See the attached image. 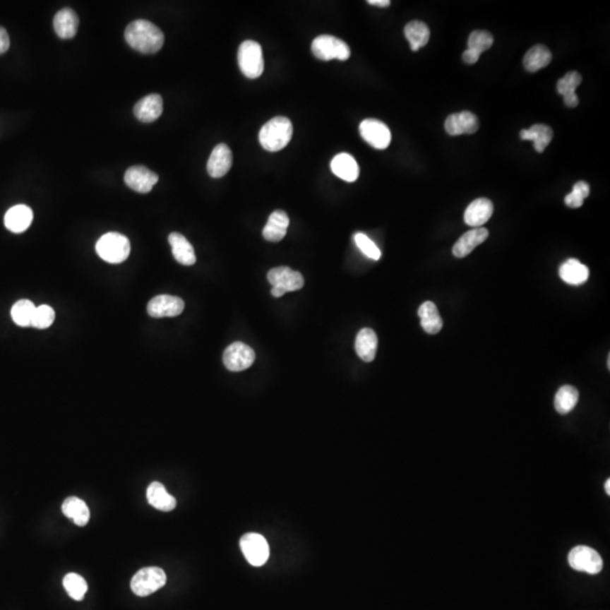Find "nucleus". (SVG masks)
Here are the masks:
<instances>
[{
	"instance_id": "nucleus-1",
	"label": "nucleus",
	"mask_w": 610,
	"mask_h": 610,
	"mask_svg": "<svg viewBox=\"0 0 610 610\" xmlns=\"http://www.w3.org/2000/svg\"><path fill=\"white\" fill-rule=\"evenodd\" d=\"M124 37L131 48L141 54H156L164 44L163 32L155 24L145 20L130 23Z\"/></svg>"
},
{
	"instance_id": "nucleus-2",
	"label": "nucleus",
	"mask_w": 610,
	"mask_h": 610,
	"mask_svg": "<svg viewBox=\"0 0 610 610\" xmlns=\"http://www.w3.org/2000/svg\"><path fill=\"white\" fill-rule=\"evenodd\" d=\"M293 136V124L285 116H276L263 124L259 133L261 146L268 152H278L287 146Z\"/></svg>"
},
{
	"instance_id": "nucleus-3",
	"label": "nucleus",
	"mask_w": 610,
	"mask_h": 610,
	"mask_svg": "<svg viewBox=\"0 0 610 610\" xmlns=\"http://www.w3.org/2000/svg\"><path fill=\"white\" fill-rule=\"evenodd\" d=\"M96 252L107 263H120L129 257L130 243L127 237L116 232H110L97 241Z\"/></svg>"
},
{
	"instance_id": "nucleus-4",
	"label": "nucleus",
	"mask_w": 610,
	"mask_h": 610,
	"mask_svg": "<svg viewBox=\"0 0 610 610\" xmlns=\"http://www.w3.org/2000/svg\"><path fill=\"white\" fill-rule=\"evenodd\" d=\"M237 61L244 76L251 79L261 76L265 68L261 45L252 40L242 42L237 52Z\"/></svg>"
},
{
	"instance_id": "nucleus-5",
	"label": "nucleus",
	"mask_w": 610,
	"mask_h": 610,
	"mask_svg": "<svg viewBox=\"0 0 610 610\" xmlns=\"http://www.w3.org/2000/svg\"><path fill=\"white\" fill-rule=\"evenodd\" d=\"M167 583V574L156 566L144 568L133 575L130 587L136 596L147 597L160 590Z\"/></svg>"
},
{
	"instance_id": "nucleus-6",
	"label": "nucleus",
	"mask_w": 610,
	"mask_h": 610,
	"mask_svg": "<svg viewBox=\"0 0 610 610\" xmlns=\"http://www.w3.org/2000/svg\"><path fill=\"white\" fill-rule=\"evenodd\" d=\"M312 54L323 61L338 59L345 61L350 56V49L347 43L333 35H320L316 37L311 47Z\"/></svg>"
},
{
	"instance_id": "nucleus-7",
	"label": "nucleus",
	"mask_w": 610,
	"mask_h": 610,
	"mask_svg": "<svg viewBox=\"0 0 610 610\" xmlns=\"http://www.w3.org/2000/svg\"><path fill=\"white\" fill-rule=\"evenodd\" d=\"M570 568L587 574H598L604 568V562L598 551L587 546H576L568 553Z\"/></svg>"
},
{
	"instance_id": "nucleus-8",
	"label": "nucleus",
	"mask_w": 610,
	"mask_h": 610,
	"mask_svg": "<svg viewBox=\"0 0 610 610\" xmlns=\"http://www.w3.org/2000/svg\"><path fill=\"white\" fill-rule=\"evenodd\" d=\"M240 546L246 561L253 566L259 568L268 561L270 555L268 542L261 534L254 532L244 534L241 538Z\"/></svg>"
},
{
	"instance_id": "nucleus-9",
	"label": "nucleus",
	"mask_w": 610,
	"mask_h": 610,
	"mask_svg": "<svg viewBox=\"0 0 610 610\" xmlns=\"http://www.w3.org/2000/svg\"><path fill=\"white\" fill-rule=\"evenodd\" d=\"M256 353L248 345L235 342L224 350L223 361L227 370L240 372L253 364Z\"/></svg>"
},
{
	"instance_id": "nucleus-10",
	"label": "nucleus",
	"mask_w": 610,
	"mask_h": 610,
	"mask_svg": "<svg viewBox=\"0 0 610 610\" xmlns=\"http://www.w3.org/2000/svg\"><path fill=\"white\" fill-rule=\"evenodd\" d=\"M359 133L367 144L376 150H385L391 143V133L384 122L376 119H365L359 124Z\"/></svg>"
},
{
	"instance_id": "nucleus-11",
	"label": "nucleus",
	"mask_w": 610,
	"mask_h": 610,
	"mask_svg": "<svg viewBox=\"0 0 610 610\" xmlns=\"http://www.w3.org/2000/svg\"><path fill=\"white\" fill-rule=\"evenodd\" d=\"M268 280L273 287L280 288L284 293L299 291L304 285V278L299 271L289 267H276L269 270Z\"/></svg>"
},
{
	"instance_id": "nucleus-12",
	"label": "nucleus",
	"mask_w": 610,
	"mask_h": 610,
	"mask_svg": "<svg viewBox=\"0 0 610 610\" xmlns=\"http://www.w3.org/2000/svg\"><path fill=\"white\" fill-rule=\"evenodd\" d=\"M124 182L130 189L139 193H148L158 182V175L143 165L131 167L124 174Z\"/></svg>"
},
{
	"instance_id": "nucleus-13",
	"label": "nucleus",
	"mask_w": 610,
	"mask_h": 610,
	"mask_svg": "<svg viewBox=\"0 0 610 610\" xmlns=\"http://www.w3.org/2000/svg\"><path fill=\"white\" fill-rule=\"evenodd\" d=\"M184 310V302L180 297L165 294L150 299L147 305V312L152 318L180 316Z\"/></svg>"
},
{
	"instance_id": "nucleus-14",
	"label": "nucleus",
	"mask_w": 610,
	"mask_h": 610,
	"mask_svg": "<svg viewBox=\"0 0 610 610\" xmlns=\"http://www.w3.org/2000/svg\"><path fill=\"white\" fill-rule=\"evenodd\" d=\"M444 128L450 136L472 135L479 128V120L469 111L452 113L446 118Z\"/></svg>"
},
{
	"instance_id": "nucleus-15",
	"label": "nucleus",
	"mask_w": 610,
	"mask_h": 610,
	"mask_svg": "<svg viewBox=\"0 0 610 610\" xmlns=\"http://www.w3.org/2000/svg\"><path fill=\"white\" fill-rule=\"evenodd\" d=\"M163 112V99L158 94L145 96L133 107V114L139 121L150 124L161 116Z\"/></svg>"
},
{
	"instance_id": "nucleus-16",
	"label": "nucleus",
	"mask_w": 610,
	"mask_h": 610,
	"mask_svg": "<svg viewBox=\"0 0 610 610\" xmlns=\"http://www.w3.org/2000/svg\"><path fill=\"white\" fill-rule=\"evenodd\" d=\"M232 163L233 155L229 147L225 144H220L215 147L209 156L207 171L212 178H222L229 172Z\"/></svg>"
},
{
	"instance_id": "nucleus-17",
	"label": "nucleus",
	"mask_w": 610,
	"mask_h": 610,
	"mask_svg": "<svg viewBox=\"0 0 610 610\" xmlns=\"http://www.w3.org/2000/svg\"><path fill=\"white\" fill-rule=\"evenodd\" d=\"M494 212V206L487 198H478L472 201L465 212V223L474 229L482 227V225L489 222Z\"/></svg>"
},
{
	"instance_id": "nucleus-18",
	"label": "nucleus",
	"mask_w": 610,
	"mask_h": 610,
	"mask_svg": "<svg viewBox=\"0 0 610 610\" xmlns=\"http://www.w3.org/2000/svg\"><path fill=\"white\" fill-rule=\"evenodd\" d=\"M489 235V231L484 227H477L466 232L453 246L452 249L453 256L457 258L467 257L474 251V248L485 242Z\"/></svg>"
},
{
	"instance_id": "nucleus-19",
	"label": "nucleus",
	"mask_w": 610,
	"mask_h": 610,
	"mask_svg": "<svg viewBox=\"0 0 610 610\" xmlns=\"http://www.w3.org/2000/svg\"><path fill=\"white\" fill-rule=\"evenodd\" d=\"M33 220V212L26 205H16L6 213L5 226L13 233H22L30 227Z\"/></svg>"
},
{
	"instance_id": "nucleus-20",
	"label": "nucleus",
	"mask_w": 610,
	"mask_h": 610,
	"mask_svg": "<svg viewBox=\"0 0 610 610\" xmlns=\"http://www.w3.org/2000/svg\"><path fill=\"white\" fill-rule=\"evenodd\" d=\"M331 171L342 180L354 182L359 175V167L353 156L347 152H342L333 158L330 164Z\"/></svg>"
},
{
	"instance_id": "nucleus-21",
	"label": "nucleus",
	"mask_w": 610,
	"mask_h": 610,
	"mask_svg": "<svg viewBox=\"0 0 610 610\" xmlns=\"http://www.w3.org/2000/svg\"><path fill=\"white\" fill-rule=\"evenodd\" d=\"M288 225H289V218L287 214L282 210H275L269 216L268 222L263 227V237L270 242H280L285 237Z\"/></svg>"
},
{
	"instance_id": "nucleus-22",
	"label": "nucleus",
	"mask_w": 610,
	"mask_h": 610,
	"mask_svg": "<svg viewBox=\"0 0 610 610\" xmlns=\"http://www.w3.org/2000/svg\"><path fill=\"white\" fill-rule=\"evenodd\" d=\"M78 16L71 8L61 9L54 16V31L61 39H71L75 37L78 30Z\"/></svg>"
},
{
	"instance_id": "nucleus-23",
	"label": "nucleus",
	"mask_w": 610,
	"mask_h": 610,
	"mask_svg": "<svg viewBox=\"0 0 610 610\" xmlns=\"http://www.w3.org/2000/svg\"><path fill=\"white\" fill-rule=\"evenodd\" d=\"M169 242L172 246V253L174 259L184 265H192L196 263V254L191 243L186 240L180 233H171Z\"/></svg>"
},
{
	"instance_id": "nucleus-24",
	"label": "nucleus",
	"mask_w": 610,
	"mask_h": 610,
	"mask_svg": "<svg viewBox=\"0 0 610 610\" xmlns=\"http://www.w3.org/2000/svg\"><path fill=\"white\" fill-rule=\"evenodd\" d=\"M147 501L152 508L160 511L169 512L177 506V500L167 493L163 484L152 482L147 489Z\"/></svg>"
},
{
	"instance_id": "nucleus-25",
	"label": "nucleus",
	"mask_w": 610,
	"mask_h": 610,
	"mask_svg": "<svg viewBox=\"0 0 610 610\" xmlns=\"http://www.w3.org/2000/svg\"><path fill=\"white\" fill-rule=\"evenodd\" d=\"M581 82L582 76L578 71H570L557 82V92L563 96L566 107H575L579 104V97L575 90Z\"/></svg>"
},
{
	"instance_id": "nucleus-26",
	"label": "nucleus",
	"mask_w": 610,
	"mask_h": 610,
	"mask_svg": "<svg viewBox=\"0 0 610 610\" xmlns=\"http://www.w3.org/2000/svg\"><path fill=\"white\" fill-rule=\"evenodd\" d=\"M376 349H378L376 333L370 328L361 329L357 333L355 340V350L359 359L364 361H372L376 359Z\"/></svg>"
},
{
	"instance_id": "nucleus-27",
	"label": "nucleus",
	"mask_w": 610,
	"mask_h": 610,
	"mask_svg": "<svg viewBox=\"0 0 610 610\" xmlns=\"http://www.w3.org/2000/svg\"><path fill=\"white\" fill-rule=\"evenodd\" d=\"M553 136V129L547 124H534L529 129L520 131V138L522 140L534 141V150L538 152L546 150V147L551 144Z\"/></svg>"
},
{
	"instance_id": "nucleus-28",
	"label": "nucleus",
	"mask_w": 610,
	"mask_h": 610,
	"mask_svg": "<svg viewBox=\"0 0 610 610\" xmlns=\"http://www.w3.org/2000/svg\"><path fill=\"white\" fill-rule=\"evenodd\" d=\"M590 271L579 260L568 259L559 267V276L570 285H581L587 282Z\"/></svg>"
},
{
	"instance_id": "nucleus-29",
	"label": "nucleus",
	"mask_w": 610,
	"mask_h": 610,
	"mask_svg": "<svg viewBox=\"0 0 610 610\" xmlns=\"http://www.w3.org/2000/svg\"><path fill=\"white\" fill-rule=\"evenodd\" d=\"M62 512L66 517L73 520L75 525L84 527L90 521V508L84 501L76 496H69L62 503Z\"/></svg>"
},
{
	"instance_id": "nucleus-30",
	"label": "nucleus",
	"mask_w": 610,
	"mask_h": 610,
	"mask_svg": "<svg viewBox=\"0 0 610 610\" xmlns=\"http://www.w3.org/2000/svg\"><path fill=\"white\" fill-rule=\"evenodd\" d=\"M418 316L421 318V327L429 335H436L443 327V320L433 302H424L418 309Z\"/></svg>"
},
{
	"instance_id": "nucleus-31",
	"label": "nucleus",
	"mask_w": 610,
	"mask_h": 610,
	"mask_svg": "<svg viewBox=\"0 0 610 610\" xmlns=\"http://www.w3.org/2000/svg\"><path fill=\"white\" fill-rule=\"evenodd\" d=\"M551 52L546 45L537 44L525 54L523 65L530 73H536L551 64Z\"/></svg>"
},
{
	"instance_id": "nucleus-32",
	"label": "nucleus",
	"mask_w": 610,
	"mask_h": 610,
	"mask_svg": "<svg viewBox=\"0 0 610 610\" xmlns=\"http://www.w3.org/2000/svg\"><path fill=\"white\" fill-rule=\"evenodd\" d=\"M429 28L425 23L412 20L405 26V37L409 42L412 51H418L427 44L429 40Z\"/></svg>"
},
{
	"instance_id": "nucleus-33",
	"label": "nucleus",
	"mask_w": 610,
	"mask_h": 610,
	"mask_svg": "<svg viewBox=\"0 0 610 610\" xmlns=\"http://www.w3.org/2000/svg\"><path fill=\"white\" fill-rule=\"evenodd\" d=\"M579 401V391L573 385H563L555 395V409L561 415H566L575 408Z\"/></svg>"
},
{
	"instance_id": "nucleus-34",
	"label": "nucleus",
	"mask_w": 610,
	"mask_h": 610,
	"mask_svg": "<svg viewBox=\"0 0 610 610\" xmlns=\"http://www.w3.org/2000/svg\"><path fill=\"white\" fill-rule=\"evenodd\" d=\"M35 309L37 306L31 301L20 299L11 308V319L14 320L15 323L20 327H30Z\"/></svg>"
},
{
	"instance_id": "nucleus-35",
	"label": "nucleus",
	"mask_w": 610,
	"mask_h": 610,
	"mask_svg": "<svg viewBox=\"0 0 610 610\" xmlns=\"http://www.w3.org/2000/svg\"><path fill=\"white\" fill-rule=\"evenodd\" d=\"M62 583H64V587H65L68 594L77 602L83 600L88 590V582L85 581L83 576L77 573H68L64 578Z\"/></svg>"
},
{
	"instance_id": "nucleus-36",
	"label": "nucleus",
	"mask_w": 610,
	"mask_h": 610,
	"mask_svg": "<svg viewBox=\"0 0 610 610\" xmlns=\"http://www.w3.org/2000/svg\"><path fill=\"white\" fill-rule=\"evenodd\" d=\"M494 43V37L487 31H474L468 39L469 50L474 51L478 54H482L485 51L491 48Z\"/></svg>"
},
{
	"instance_id": "nucleus-37",
	"label": "nucleus",
	"mask_w": 610,
	"mask_h": 610,
	"mask_svg": "<svg viewBox=\"0 0 610 610\" xmlns=\"http://www.w3.org/2000/svg\"><path fill=\"white\" fill-rule=\"evenodd\" d=\"M590 195V186L585 181H579L574 184L573 190L565 197V205L570 208H580L585 198Z\"/></svg>"
},
{
	"instance_id": "nucleus-38",
	"label": "nucleus",
	"mask_w": 610,
	"mask_h": 610,
	"mask_svg": "<svg viewBox=\"0 0 610 610\" xmlns=\"http://www.w3.org/2000/svg\"><path fill=\"white\" fill-rule=\"evenodd\" d=\"M54 321V309L49 305H40L35 309L33 319H32V327L37 329H47L50 327Z\"/></svg>"
},
{
	"instance_id": "nucleus-39",
	"label": "nucleus",
	"mask_w": 610,
	"mask_h": 610,
	"mask_svg": "<svg viewBox=\"0 0 610 610\" xmlns=\"http://www.w3.org/2000/svg\"><path fill=\"white\" fill-rule=\"evenodd\" d=\"M354 240H355L356 246H359V250L366 257L371 258L373 260H378L381 258L380 249L374 244V242L371 240L370 237H367L363 233H356L354 235Z\"/></svg>"
},
{
	"instance_id": "nucleus-40",
	"label": "nucleus",
	"mask_w": 610,
	"mask_h": 610,
	"mask_svg": "<svg viewBox=\"0 0 610 610\" xmlns=\"http://www.w3.org/2000/svg\"><path fill=\"white\" fill-rule=\"evenodd\" d=\"M11 41H9L8 33L5 28L0 26V54H5L8 50Z\"/></svg>"
},
{
	"instance_id": "nucleus-41",
	"label": "nucleus",
	"mask_w": 610,
	"mask_h": 610,
	"mask_svg": "<svg viewBox=\"0 0 610 610\" xmlns=\"http://www.w3.org/2000/svg\"><path fill=\"white\" fill-rule=\"evenodd\" d=\"M479 54L477 52H474V51L469 50L467 49L462 54L463 61L466 62V64H469V65H472V64H476V62L479 60Z\"/></svg>"
},
{
	"instance_id": "nucleus-42",
	"label": "nucleus",
	"mask_w": 610,
	"mask_h": 610,
	"mask_svg": "<svg viewBox=\"0 0 610 610\" xmlns=\"http://www.w3.org/2000/svg\"><path fill=\"white\" fill-rule=\"evenodd\" d=\"M367 3L372 6H378V7H388L391 4L389 0H369Z\"/></svg>"
},
{
	"instance_id": "nucleus-43",
	"label": "nucleus",
	"mask_w": 610,
	"mask_h": 610,
	"mask_svg": "<svg viewBox=\"0 0 610 610\" xmlns=\"http://www.w3.org/2000/svg\"><path fill=\"white\" fill-rule=\"evenodd\" d=\"M284 292L280 291V288L273 287L271 288V295L274 297H282L284 295Z\"/></svg>"
},
{
	"instance_id": "nucleus-44",
	"label": "nucleus",
	"mask_w": 610,
	"mask_h": 610,
	"mask_svg": "<svg viewBox=\"0 0 610 610\" xmlns=\"http://www.w3.org/2000/svg\"><path fill=\"white\" fill-rule=\"evenodd\" d=\"M604 491L607 493L608 495H610V479L606 480V483H604Z\"/></svg>"
}]
</instances>
